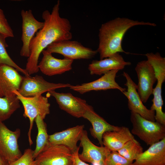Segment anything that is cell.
<instances>
[{"label":"cell","mask_w":165,"mask_h":165,"mask_svg":"<svg viewBox=\"0 0 165 165\" xmlns=\"http://www.w3.org/2000/svg\"><path fill=\"white\" fill-rule=\"evenodd\" d=\"M23 77L14 68L5 64L0 65V97L15 94L20 87Z\"/></svg>","instance_id":"cell-17"},{"label":"cell","mask_w":165,"mask_h":165,"mask_svg":"<svg viewBox=\"0 0 165 165\" xmlns=\"http://www.w3.org/2000/svg\"><path fill=\"white\" fill-rule=\"evenodd\" d=\"M79 141L82 149L81 153L79 154L80 160L94 165H104L106 158L111 151L104 146L94 145L89 139L86 130H84Z\"/></svg>","instance_id":"cell-13"},{"label":"cell","mask_w":165,"mask_h":165,"mask_svg":"<svg viewBox=\"0 0 165 165\" xmlns=\"http://www.w3.org/2000/svg\"><path fill=\"white\" fill-rule=\"evenodd\" d=\"M119 71L118 70H111L94 81L80 85H72L69 88L81 94L91 91L111 89L118 90L122 93L126 90V89L120 86L116 81V74Z\"/></svg>","instance_id":"cell-14"},{"label":"cell","mask_w":165,"mask_h":165,"mask_svg":"<svg viewBox=\"0 0 165 165\" xmlns=\"http://www.w3.org/2000/svg\"><path fill=\"white\" fill-rule=\"evenodd\" d=\"M123 75L126 80L124 85L127 90L122 93L128 99V106L131 112L138 114L146 119L156 121L155 112L144 105L138 93L136 84L127 73L124 72Z\"/></svg>","instance_id":"cell-11"},{"label":"cell","mask_w":165,"mask_h":165,"mask_svg":"<svg viewBox=\"0 0 165 165\" xmlns=\"http://www.w3.org/2000/svg\"><path fill=\"white\" fill-rule=\"evenodd\" d=\"M0 165H10L8 161L0 154Z\"/></svg>","instance_id":"cell-31"},{"label":"cell","mask_w":165,"mask_h":165,"mask_svg":"<svg viewBox=\"0 0 165 165\" xmlns=\"http://www.w3.org/2000/svg\"><path fill=\"white\" fill-rule=\"evenodd\" d=\"M132 126L131 133L148 145H151L165 138V126L156 121L146 119L139 115L131 112Z\"/></svg>","instance_id":"cell-3"},{"label":"cell","mask_w":165,"mask_h":165,"mask_svg":"<svg viewBox=\"0 0 165 165\" xmlns=\"http://www.w3.org/2000/svg\"><path fill=\"white\" fill-rule=\"evenodd\" d=\"M72 153L64 145L49 143L35 159V165H72Z\"/></svg>","instance_id":"cell-7"},{"label":"cell","mask_w":165,"mask_h":165,"mask_svg":"<svg viewBox=\"0 0 165 165\" xmlns=\"http://www.w3.org/2000/svg\"><path fill=\"white\" fill-rule=\"evenodd\" d=\"M0 34L6 38L13 37V30L6 19L3 11L0 9Z\"/></svg>","instance_id":"cell-28"},{"label":"cell","mask_w":165,"mask_h":165,"mask_svg":"<svg viewBox=\"0 0 165 165\" xmlns=\"http://www.w3.org/2000/svg\"><path fill=\"white\" fill-rule=\"evenodd\" d=\"M6 38L0 34V65L5 64L11 66L25 76H30L26 70L17 64L8 54L6 48L8 45L6 41Z\"/></svg>","instance_id":"cell-26"},{"label":"cell","mask_w":165,"mask_h":165,"mask_svg":"<svg viewBox=\"0 0 165 165\" xmlns=\"http://www.w3.org/2000/svg\"><path fill=\"white\" fill-rule=\"evenodd\" d=\"M22 46L20 50L21 56L28 57L30 55V43L36 33L43 26L44 22L39 21L34 16L31 9L21 10Z\"/></svg>","instance_id":"cell-12"},{"label":"cell","mask_w":165,"mask_h":165,"mask_svg":"<svg viewBox=\"0 0 165 165\" xmlns=\"http://www.w3.org/2000/svg\"><path fill=\"white\" fill-rule=\"evenodd\" d=\"M48 94L55 98L61 109L76 118L82 117L88 105L85 100L70 93H60L53 90Z\"/></svg>","instance_id":"cell-15"},{"label":"cell","mask_w":165,"mask_h":165,"mask_svg":"<svg viewBox=\"0 0 165 165\" xmlns=\"http://www.w3.org/2000/svg\"><path fill=\"white\" fill-rule=\"evenodd\" d=\"M88 120L92 127L90 130L92 136L97 139L101 146H103L102 136L106 132L116 130L120 127L112 125L107 122L94 111L92 106L88 105L82 117Z\"/></svg>","instance_id":"cell-19"},{"label":"cell","mask_w":165,"mask_h":165,"mask_svg":"<svg viewBox=\"0 0 165 165\" xmlns=\"http://www.w3.org/2000/svg\"><path fill=\"white\" fill-rule=\"evenodd\" d=\"M72 86L69 83L50 82L42 76L38 75L33 77L25 75L23 77L20 88L17 91L24 96L33 97L58 88H69Z\"/></svg>","instance_id":"cell-9"},{"label":"cell","mask_w":165,"mask_h":165,"mask_svg":"<svg viewBox=\"0 0 165 165\" xmlns=\"http://www.w3.org/2000/svg\"><path fill=\"white\" fill-rule=\"evenodd\" d=\"M135 69L138 79L137 92L142 102L145 103L152 94L153 86L157 81L155 72L147 60L138 62Z\"/></svg>","instance_id":"cell-10"},{"label":"cell","mask_w":165,"mask_h":165,"mask_svg":"<svg viewBox=\"0 0 165 165\" xmlns=\"http://www.w3.org/2000/svg\"><path fill=\"white\" fill-rule=\"evenodd\" d=\"M149 62L152 67L157 79V84L153 88V97L150 109L155 112V118L162 119L165 117V113L162 110L163 101L162 96V88L165 81V58L160 56L152 57Z\"/></svg>","instance_id":"cell-6"},{"label":"cell","mask_w":165,"mask_h":165,"mask_svg":"<svg viewBox=\"0 0 165 165\" xmlns=\"http://www.w3.org/2000/svg\"><path fill=\"white\" fill-rule=\"evenodd\" d=\"M17 97L24 108L23 116L28 118L30 126L28 133L30 146L33 143L31 138V132L34 122L36 116H40L43 119L50 113V104L48 98L42 95L33 97H25L21 95L17 90L13 91Z\"/></svg>","instance_id":"cell-4"},{"label":"cell","mask_w":165,"mask_h":165,"mask_svg":"<svg viewBox=\"0 0 165 165\" xmlns=\"http://www.w3.org/2000/svg\"><path fill=\"white\" fill-rule=\"evenodd\" d=\"M20 133V129L11 130L0 121V154L10 164L22 155L18 143Z\"/></svg>","instance_id":"cell-8"},{"label":"cell","mask_w":165,"mask_h":165,"mask_svg":"<svg viewBox=\"0 0 165 165\" xmlns=\"http://www.w3.org/2000/svg\"><path fill=\"white\" fill-rule=\"evenodd\" d=\"M133 165H165V138L150 145L138 156Z\"/></svg>","instance_id":"cell-21"},{"label":"cell","mask_w":165,"mask_h":165,"mask_svg":"<svg viewBox=\"0 0 165 165\" xmlns=\"http://www.w3.org/2000/svg\"><path fill=\"white\" fill-rule=\"evenodd\" d=\"M10 165H35L33 151L31 148L25 149L22 155Z\"/></svg>","instance_id":"cell-29"},{"label":"cell","mask_w":165,"mask_h":165,"mask_svg":"<svg viewBox=\"0 0 165 165\" xmlns=\"http://www.w3.org/2000/svg\"><path fill=\"white\" fill-rule=\"evenodd\" d=\"M42 53L43 57L38 64V68L43 74L49 76L60 75L72 69L73 60L57 58L45 49Z\"/></svg>","instance_id":"cell-16"},{"label":"cell","mask_w":165,"mask_h":165,"mask_svg":"<svg viewBox=\"0 0 165 165\" xmlns=\"http://www.w3.org/2000/svg\"><path fill=\"white\" fill-rule=\"evenodd\" d=\"M117 152L127 160L133 162L143 152V149L140 144L135 139L127 141Z\"/></svg>","instance_id":"cell-25"},{"label":"cell","mask_w":165,"mask_h":165,"mask_svg":"<svg viewBox=\"0 0 165 165\" xmlns=\"http://www.w3.org/2000/svg\"><path fill=\"white\" fill-rule=\"evenodd\" d=\"M139 25L156 26L154 23L120 17L103 24L99 30V42L97 50L100 60L120 52L128 53L124 50L122 46L123 36L130 28Z\"/></svg>","instance_id":"cell-2"},{"label":"cell","mask_w":165,"mask_h":165,"mask_svg":"<svg viewBox=\"0 0 165 165\" xmlns=\"http://www.w3.org/2000/svg\"><path fill=\"white\" fill-rule=\"evenodd\" d=\"M60 4L58 0L53 6L51 13L46 10L42 13L44 26L36 33L30 44V55L25 69L29 75L39 71V56L49 45L54 42L71 40L72 38L69 21L60 15Z\"/></svg>","instance_id":"cell-1"},{"label":"cell","mask_w":165,"mask_h":165,"mask_svg":"<svg viewBox=\"0 0 165 165\" xmlns=\"http://www.w3.org/2000/svg\"><path fill=\"white\" fill-rule=\"evenodd\" d=\"M34 121L38 129L36 147L35 149L33 151V156L35 159L49 142L46 125L44 119L38 115Z\"/></svg>","instance_id":"cell-23"},{"label":"cell","mask_w":165,"mask_h":165,"mask_svg":"<svg viewBox=\"0 0 165 165\" xmlns=\"http://www.w3.org/2000/svg\"><path fill=\"white\" fill-rule=\"evenodd\" d=\"M79 148L72 153V165H90L82 161L79 156Z\"/></svg>","instance_id":"cell-30"},{"label":"cell","mask_w":165,"mask_h":165,"mask_svg":"<svg viewBox=\"0 0 165 165\" xmlns=\"http://www.w3.org/2000/svg\"><path fill=\"white\" fill-rule=\"evenodd\" d=\"M46 50L52 53H59L63 56L64 58L72 60L90 59L98 53L97 50L85 47L79 42L71 40L53 42Z\"/></svg>","instance_id":"cell-5"},{"label":"cell","mask_w":165,"mask_h":165,"mask_svg":"<svg viewBox=\"0 0 165 165\" xmlns=\"http://www.w3.org/2000/svg\"><path fill=\"white\" fill-rule=\"evenodd\" d=\"M20 101L15 94L0 97V121L9 119L20 107Z\"/></svg>","instance_id":"cell-24"},{"label":"cell","mask_w":165,"mask_h":165,"mask_svg":"<svg viewBox=\"0 0 165 165\" xmlns=\"http://www.w3.org/2000/svg\"><path fill=\"white\" fill-rule=\"evenodd\" d=\"M131 64V62L125 61L117 53L102 60L93 61L89 64L88 69L90 75H100L111 70H122Z\"/></svg>","instance_id":"cell-20"},{"label":"cell","mask_w":165,"mask_h":165,"mask_svg":"<svg viewBox=\"0 0 165 165\" xmlns=\"http://www.w3.org/2000/svg\"><path fill=\"white\" fill-rule=\"evenodd\" d=\"M104 165H133V162L127 160L117 151H112L106 158Z\"/></svg>","instance_id":"cell-27"},{"label":"cell","mask_w":165,"mask_h":165,"mask_svg":"<svg viewBox=\"0 0 165 165\" xmlns=\"http://www.w3.org/2000/svg\"><path fill=\"white\" fill-rule=\"evenodd\" d=\"M135 139L129 128L125 126L120 127L116 130L106 132L102 136L103 146L111 152L118 151L127 141Z\"/></svg>","instance_id":"cell-22"},{"label":"cell","mask_w":165,"mask_h":165,"mask_svg":"<svg viewBox=\"0 0 165 165\" xmlns=\"http://www.w3.org/2000/svg\"><path fill=\"white\" fill-rule=\"evenodd\" d=\"M84 127L83 125H77L49 135V142L53 144L64 145L72 153L74 152L79 148L77 144L80 140Z\"/></svg>","instance_id":"cell-18"}]
</instances>
